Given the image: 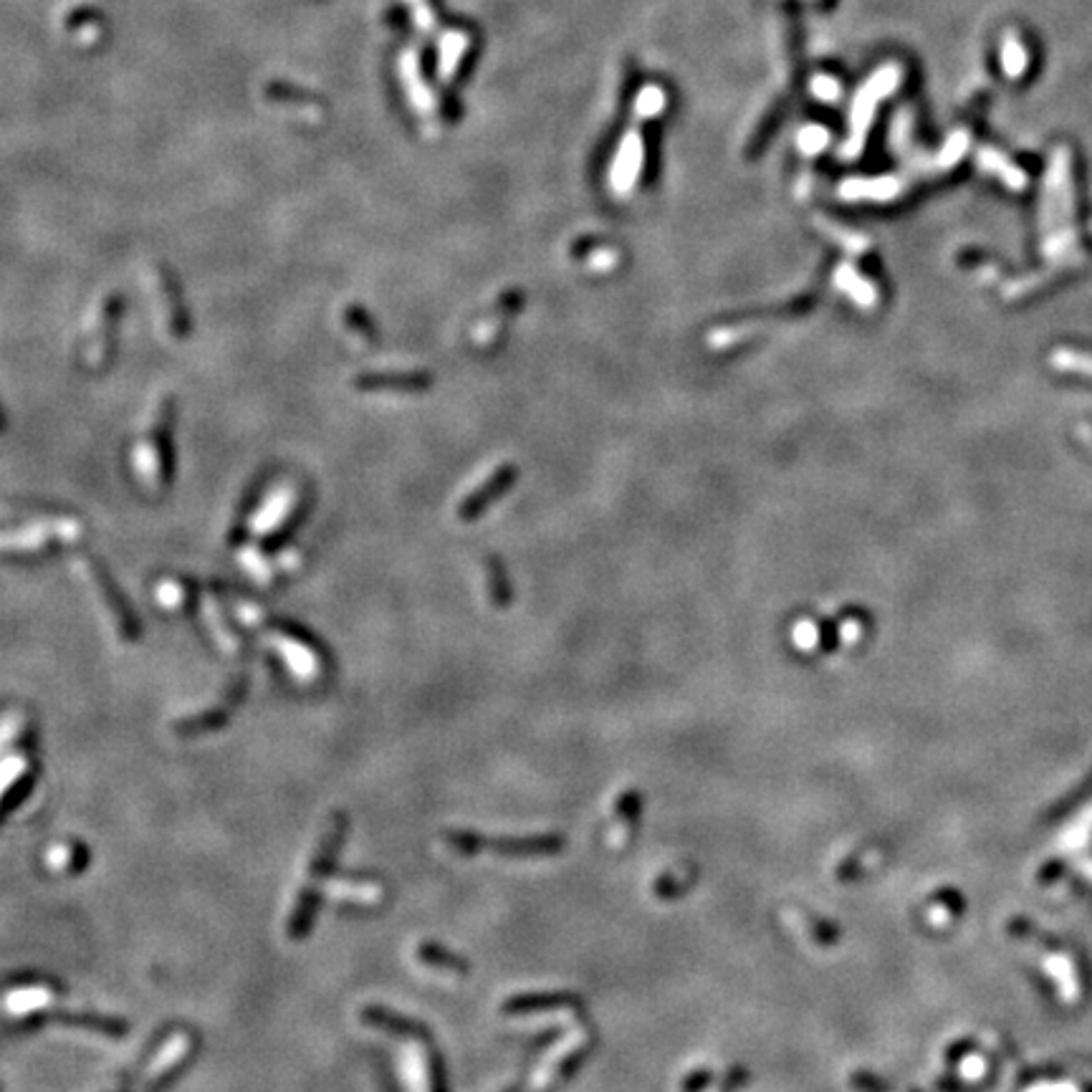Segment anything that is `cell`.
I'll use <instances>...</instances> for the list:
<instances>
[{"mask_svg": "<svg viewBox=\"0 0 1092 1092\" xmlns=\"http://www.w3.org/2000/svg\"><path fill=\"white\" fill-rule=\"evenodd\" d=\"M6 428H8V418H6V410L0 404V433H6Z\"/></svg>", "mask_w": 1092, "mask_h": 1092, "instance_id": "obj_26", "label": "cell"}, {"mask_svg": "<svg viewBox=\"0 0 1092 1092\" xmlns=\"http://www.w3.org/2000/svg\"><path fill=\"white\" fill-rule=\"evenodd\" d=\"M87 572H89V582L94 584V590L99 592V597L104 599L106 612H109V617H112L114 625H117L119 638L127 640V642H135V640L142 638V625H139L137 615H135V609H132L130 599H127V594L119 590V584L114 582V577L109 575V569L104 566V562L89 557L87 559Z\"/></svg>", "mask_w": 1092, "mask_h": 1092, "instance_id": "obj_6", "label": "cell"}, {"mask_svg": "<svg viewBox=\"0 0 1092 1092\" xmlns=\"http://www.w3.org/2000/svg\"><path fill=\"white\" fill-rule=\"evenodd\" d=\"M154 286H157L162 311H165V329L172 340H185L187 334L193 332V316L187 311L185 293H182L178 276L172 274V268H167L165 263H157L154 266Z\"/></svg>", "mask_w": 1092, "mask_h": 1092, "instance_id": "obj_7", "label": "cell"}, {"mask_svg": "<svg viewBox=\"0 0 1092 1092\" xmlns=\"http://www.w3.org/2000/svg\"><path fill=\"white\" fill-rule=\"evenodd\" d=\"M827 142H830V132L825 127H819V124H809V127L799 132V147L804 152H817Z\"/></svg>", "mask_w": 1092, "mask_h": 1092, "instance_id": "obj_23", "label": "cell"}, {"mask_svg": "<svg viewBox=\"0 0 1092 1092\" xmlns=\"http://www.w3.org/2000/svg\"><path fill=\"white\" fill-rule=\"evenodd\" d=\"M407 1080H410L413 1092H428V1084H425V1068H422L420 1052L418 1050H410V1054H407Z\"/></svg>", "mask_w": 1092, "mask_h": 1092, "instance_id": "obj_24", "label": "cell"}, {"mask_svg": "<svg viewBox=\"0 0 1092 1092\" xmlns=\"http://www.w3.org/2000/svg\"><path fill=\"white\" fill-rule=\"evenodd\" d=\"M451 849L473 855V852H496V855H511V858H526V855H554L564 847V840L557 834H542V837H481L470 832H448L443 837Z\"/></svg>", "mask_w": 1092, "mask_h": 1092, "instance_id": "obj_4", "label": "cell"}, {"mask_svg": "<svg viewBox=\"0 0 1092 1092\" xmlns=\"http://www.w3.org/2000/svg\"><path fill=\"white\" fill-rule=\"evenodd\" d=\"M341 324L347 326V332L356 334L364 344H372L377 340V326H374L372 316L367 314V309L359 304H347L341 309Z\"/></svg>", "mask_w": 1092, "mask_h": 1092, "instance_id": "obj_16", "label": "cell"}, {"mask_svg": "<svg viewBox=\"0 0 1092 1092\" xmlns=\"http://www.w3.org/2000/svg\"><path fill=\"white\" fill-rule=\"evenodd\" d=\"M245 688H248V678L235 680V686L230 688L226 704L215 705L213 711L200 713V716H193V719L180 720L175 731H178L180 736H198V734H205V731H213V728L220 726V723H226V719L230 716V711H233L235 705H238V701L245 696Z\"/></svg>", "mask_w": 1092, "mask_h": 1092, "instance_id": "obj_9", "label": "cell"}, {"mask_svg": "<svg viewBox=\"0 0 1092 1092\" xmlns=\"http://www.w3.org/2000/svg\"><path fill=\"white\" fill-rule=\"evenodd\" d=\"M809 91L815 94V97L819 99V102H825V104H832V102H837L840 99V84L832 79V76H815L812 79V84H809Z\"/></svg>", "mask_w": 1092, "mask_h": 1092, "instance_id": "obj_22", "label": "cell"}, {"mask_svg": "<svg viewBox=\"0 0 1092 1092\" xmlns=\"http://www.w3.org/2000/svg\"><path fill=\"white\" fill-rule=\"evenodd\" d=\"M175 418H178L175 400L172 397L160 400L152 422L135 451V468H137L139 478L154 491H165L175 476V448H172Z\"/></svg>", "mask_w": 1092, "mask_h": 1092, "instance_id": "obj_2", "label": "cell"}, {"mask_svg": "<svg viewBox=\"0 0 1092 1092\" xmlns=\"http://www.w3.org/2000/svg\"><path fill=\"white\" fill-rule=\"evenodd\" d=\"M418 958H420L422 963H428V966H435V969H445V971H453V973H468V961H463V958H458V956L448 954V951H443V948L437 946H420L418 948Z\"/></svg>", "mask_w": 1092, "mask_h": 1092, "instance_id": "obj_18", "label": "cell"}, {"mask_svg": "<svg viewBox=\"0 0 1092 1092\" xmlns=\"http://www.w3.org/2000/svg\"><path fill=\"white\" fill-rule=\"evenodd\" d=\"M638 812H640L638 792L623 794V797H620V804H617L615 832H612V837H609V842H612V845H623L625 837L630 834V825H632V819L638 817Z\"/></svg>", "mask_w": 1092, "mask_h": 1092, "instance_id": "obj_17", "label": "cell"}, {"mask_svg": "<svg viewBox=\"0 0 1092 1092\" xmlns=\"http://www.w3.org/2000/svg\"><path fill=\"white\" fill-rule=\"evenodd\" d=\"M665 104H668L665 91L660 89V87H656V84H650V87H645V89L638 94V99H635V117H638V119H650V117H656V114L663 112Z\"/></svg>", "mask_w": 1092, "mask_h": 1092, "instance_id": "obj_19", "label": "cell"}, {"mask_svg": "<svg viewBox=\"0 0 1092 1092\" xmlns=\"http://www.w3.org/2000/svg\"><path fill=\"white\" fill-rule=\"evenodd\" d=\"M198 587L200 584L190 577H167L154 587V594H157V602L167 609H185L187 605H193Z\"/></svg>", "mask_w": 1092, "mask_h": 1092, "instance_id": "obj_12", "label": "cell"}, {"mask_svg": "<svg viewBox=\"0 0 1092 1092\" xmlns=\"http://www.w3.org/2000/svg\"><path fill=\"white\" fill-rule=\"evenodd\" d=\"M311 503H314V494H311V488H304V485H286V488L278 485L274 494L263 499V503H261L263 509L256 516V526H253L256 546H253L251 557H268L292 542L296 529L307 521Z\"/></svg>", "mask_w": 1092, "mask_h": 1092, "instance_id": "obj_1", "label": "cell"}, {"mask_svg": "<svg viewBox=\"0 0 1092 1092\" xmlns=\"http://www.w3.org/2000/svg\"><path fill=\"white\" fill-rule=\"evenodd\" d=\"M51 994L46 989H24V991H13L8 996V1009L10 1011H31L36 1006H43L49 1002Z\"/></svg>", "mask_w": 1092, "mask_h": 1092, "instance_id": "obj_21", "label": "cell"}, {"mask_svg": "<svg viewBox=\"0 0 1092 1092\" xmlns=\"http://www.w3.org/2000/svg\"><path fill=\"white\" fill-rule=\"evenodd\" d=\"M893 87H895V73L880 71L870 84H867L865 89L860 91L858 99H855V106H852V121H849V124H852V135H849L847 139L845 154L858 152L860 145H863V135H865L867 119H870V114H873L875 109V102H878L882 94H888Z\"/></svg>", "mask_w": 1092, "mask_h": 1092, "instance_id": "obj_8", "label": "cell"}, {"mask_svg": "<svg viewBox=\"0 0 1092 1092\" xmlns=\"http://www.w3.org/2000/svg\"><path fill=\"white\" fill-rule=\"evenodd\" d=\"M362 1021H367L370 1027L392 1032V1035L428 1037V1029L422 1027V1024H418V1021H413V1020H404V1017H397V1014H392V1011H388V1009H374V1006H367V1009H362Z\"/></svg>", "mask_w": 1092, "mask_h": 1092, "instance_id": "obj_14", "label": "cell"}, {"mask_svg": "<svg viewBox=\"0 0 1092 1092\" xmlns=\"http://www.w3.org/2000/svg\"><path fill=\"white\" fill-rule=\"evenodd\" d=\"M1052 362L1060 370H1069V372H1083L1092 374V352H1072V349H1060L1052 355Z\"/></svg>", "mask_w": 1092, "mask_h": 1092, "instance_id": "obj_20", "label": "cell"}, {"mask_svg": "<svg viewBox=\"0 0 1092 1092\" xmlns=\"http://www.w3.org/2000/svg\"><path fill=\"white\" fill-rule=\"evenodd\" d=\"M21 767H24V764H21V761H18V759L6 761V764L0 767V794L6 792V786H8L10 782L16 779V774H18V771H21Z\"/></svg>", "mask_w": 1092, "mask_h": 1092, "instance_id": "obj_25", "label": "cell"}, {"mask_svg": "<svg viewBox=\"0 0 1092 1092\" xmlns=\"http://www.w3.org/2000/svg\"><path fill=\"white\" fill-rule=\"evenodd\" d=\"M640 167H642V137L638 130H630L623 137V145L617 150L615 167H612V185L620 193H627L635 185Z\"/></svg>", "mask_w": 1092, "mask_h": 1092, "instance_id": "obj_10", "label": "cell"}, {"mask_svg": "<svg viewBox=\"0 0 1092 1092\" xmlns=\"http://www.w3.org/2000/svg\"><path fill=\"white\" fill-rule=\"evenodd\" d=\"M587 1042V1035H584L582 1029H577V1032H572L569 1037H564L562 1042H557L554 1047H551V1052L544 1057V1062L539 1065V1069H536L534 1075V1083H531V1087H542L544 1083H549L551 1075L557 1072V1068L562 1065V1062L572 1054L575 1050H579L582 1044Z\"/></svg>", "mask_w": 1092, "mask_h": 1092, "instance_id": "obj_13", "label": "cell"}, {"mask_svg": "<svg viewBox=\"0 0 1092 1092\" xmlns=\"http://www.w3.org/2000/svg\"><path fill=\"white\" fill-rule=\"evenodd\" d=\"M579 999L569 994H546V996H514L503 1004V1009L509 1014H534L542 1009H554V1006H572Z\"/></svg>", "mask_w": 1092, "mask_h": 1092, "instance_id": "obj_15", "label": "cell"}, {"mask_svg": "<svg viewBox=\"0 0 1092 1092\" xmlns=\"http://www.w3.org/2000/svg\"><path fill=\"white\" fill-rule=\"evenodd\" d=\"M256 617H259L261 623H263V627L271 632L274 645L278 647V653L286 657L289 668H292L299 678L311 680L322 673V657H319V650H316L314 642L309 640L307 632L299 630L296 625L286 623V620L281 623V620H271V617L263 615Z\"/></svg>", "mask_w": 1092, "mask_h": 1092, "instance_id": "obj_5", "label": "cell"}, {"mask_svg": "<svg viewBox=\"0 0 1092 1092\" xmlns=\"http://www.w3.org/2000/svg\"><path fill=\"white\" fill-rule=\"evenodd\" d=\"M127 309V301L121 293H109L99 314L94 319V329L87 334L84 347H81V362L91 372H104L106 367L114 362L117 356V337H119V322Z\"/></svg>", "mask_w": 1092, "mask_h": 1092, "instance_id": "obj_3", "label": "cell"}, {"mask_svg": "<svg viewBox=\"0 0 1092 1092\" xmlns=\"http://www.w3.org/2000/svg\"><path fill=\"white\" fill-rule=\"evenodd\" d=\"M425 382H428V377L418 372H364L355 377V388L364 389V392H377V389H420L428 388Z\"/></svg>", "mask_w": 1092, "mask_h": 1092, "instance_id": "obj_11", "label": "cell"}]
</instances>
